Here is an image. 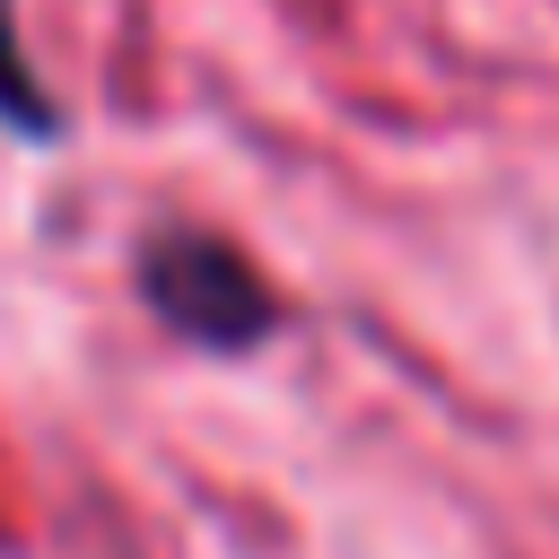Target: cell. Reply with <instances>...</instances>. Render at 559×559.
<instances>
[{
  "label": "cell",
  "instance_id": "obj_1",
  "mask_svg": "<svg viewBox=\"0 0 559 559\" xmlns=\"http://www.w3.org/2000/svg\"><path fill=\"white\" fill-rule=\"evenodd\" d=\"M131 288L175 341L210 358H245L288 323V297L271 288V271L218 227H157L131 253Z\"/></svg>",
  "mask_w": 559,
  "mask_h": 559
},
{
  "label": "cell",
  "instance_id": "obj_2",
  "mask_svg": "<svg viewBox=\"0 0 559 559\" xmlns=\"http://www.w3.org/2000/svg\"><path fill=\"white\" fill-rule=\"evenodd\" d=\"M0 131H9V140H35V148H52V140L70 131V105L44 87V70H35V52H26L17 0H0Z\"/></svg>",
  "mask_w": 559,
  "mask_h": 559
}]
</instances>
